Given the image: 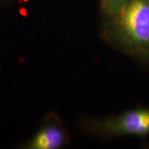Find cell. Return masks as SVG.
<instances>
[{
    "instance_id": "cell-2",
    "label": "cell",
    "mask_w": 149,
    "mask_h": 149,
    "mask_svg": "<svg viewBox=\"0 0 149 149\" xmlns=\"http://www.w3.org/2000/svg\"><path fill=\"white\" fill-rule=\"evenodd\" d=\"M81 127L86 133L103 138L143 137L149 134V109H133L115 116L86 118Z\"/></svg>"
},
{
    "instance_id": "cell-1",
    "label": "cell",
    "mask_w": 149,
    "mask_h": 149,
    "mask_svg": "<svg viewBox=\"0 0 149 149\" xmlns=\"http://www.w3.org/2000/svg\"><path fill=\"white\" fill-rule=\"evenodd\" d=\"M104 35L123 52L149 61V0H130L105 18Z\"/></svg>"
},
{
    "instance_id": "cell-3",
    "label": "cell",
    "mask_w": 149,
    "mask_h": 149,
    "mask_svg": "<svg viewBox=\"0 0 149 149\" xmlns=\"http://www.w3.org/2000/svg\"><path fill=\"white\" fill-rule=\"evenodd\" d=\"M68 131L57 115L51 113L25 144L27 149H61L68 145Z\"/></svg>"
},
{
    "instance_id": "cell-5",
    "label": "cell",
    "mask_w": 149,
    "mask_h": 149,
    "mask_svg": "<svg viewBox=\"0 0 149 149\" xmlns=\"http://www.w3.org/2000/svg\"><path fill=\"white\" fill-rule=\"evenodd\" d=\"M130 0H118V10H120L123 6L127 3H128Z\"/></svg>"
},
{
    "instance_id": "cell-4",
    "label": "cell",
    "mask_w": 149,
    "mask_h": 149,
    "mask_svg": "<svg viewBox=\"0 0 149 149\" xmlns=\"http://www.w3.org/2000/svg\"><path fill=\"white\" fill-rule=\"evenodd\" d=\"M100 10L104 19L113 16L118 11V0H100Z\"/></svg>"
}]
</instances>
